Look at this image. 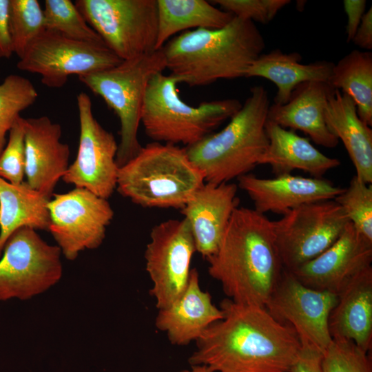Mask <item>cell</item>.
<instances>
[{
	"mask_svg": "<svg viewBox=\"0 0 372 372\" xmlns=\"http://www.w3.org/2000/svg\"><path fill=\"white\" fill-rule=\"evenodd\" d=\"M238 185L205 183L181 209L196 251L205 258L217 249L234 211L238 207Z\"/></svg>",
	"mask_w": 372,
	"mask_h": 372,
	"instance_id": "obj_19",
	"label": "cell"
},
{
	"mask_svg": "<svg viewBox=\"0 0 372 372\" xmlns=\"http://www.w3.org/2000/svg\"><path fill=\"white\" fill-rule=\"evenodd\" d=\"M38 97L33 83L27 78L12 74L0 83V155L10 132L20 112L32 105Z\"/></svg>",
	"mask_w": 372,
	"mask_h": 372,
	"instance_id": "obj_31",
	"label": "cell"
},
{
	"mask_svg": "<svg viewBox=\"0 0 372 372\" xmlns=\"http://www.w3.org/2000/svg\"><path fill=\"white\" fill-rule=\"evenodd\" d=\"M330 84L355 103L359 118L372 125V53L354 50L334 64Z\"/></svg>",
	"mask_w": 372,
	"mask_h": 372,
	"instance_id": "obj_28",
	"label": "cell"
},
{
	"mask_svg": "<svg viewBox=\"0 0 372 372\" xmlns=\"http://www.w3.org/2000/svg\"><path fill=\"white\" fill-rule=\"evenodd\" d=\"M166 69L162 48L123 61L111 68L79 76V81L100 96L117 115L121 125L116 163L135 156L142 146L138 139L146 89L155 74Z\"/></svg>",
	"mask_w": 372,
	"mask_h": 372,
	"instance_id": "obj_7",
	"label": "cell"
},
{
	"mask_svg": "<svg viewBox=\"0 0 372 372\" xmlns=\"http://www.w3.org/2000/svg\"><path fill=\"white\" fill-rule=\"evenodd\" d=\"M213 3L234 17L269 23L278 12L289 4V0H215Z\"/></svg>",
	"mask_w": 372,
	"mask_h": 372,
	"instance_id": "obj_35",
	"label": "cell"
},
{
	"mask_svg": "<svg viewBox=\"0 0 372 372\" xmlns=\"http://www.w3.org/2000/svg\"><path fill=\"white\" fill-rule=\"evenodd\" d=\"M196 247L187 221L169 219L151 230L145 251L149 290L158 309L174 302L187 286Z\"/></svg>",
	"mask_w": 372,
	"mask_h": 372,
	"instance_id": "obj_13",
	"label": "cell"
},
{
	"mask_svg": "<svg viewBox=\"0 0 372 372\" xmlns=\"http://www.w3.org/2000/svg\"><path fill=\"white\" fill-rule=\"evenodd\" d=\"M349 222L334 200L302 205L273 221L284 269L292 271L320 255L338 240Z\"/></svg>",
	"mask_w": 372,
	"mask_h": 372,
	"instance_id": "obj_10",
	"label": "cell"
},
{
	"mask_svg": "<svg viewBox=\"0 0 372 372\" xmlns=\"http://www.w3.org/2000/svg\"><path fill=\"white\" fill-rule=\"evenodd\" d=\"M323 372H372L368 353L353 342L332 340L322 354Z\"/></svg>",
	"mask_w": 372,
	"mask_h": 372,
	"instance_id": "obj_33",
	"label": "cell"
},
{
	"mask_svg": "<svg viewBox=\"0 0 372 372\" xmlns=\"http://www.w3.org/2000/svg\"><path fill=\"white\" fill-rule=\"evenodd\" d=\"M178 372H212L204 365H191L189 369H183Z\"/></svg>",
	"mask_w": 372,
	"mask_h": 372,
	"instance_id": "obj_40",
	"label": "cell"
},
{
	"mask_svg": "<svg viewBox=\"0 0 372 372\" xmlns=\"http://www.w3.org/2000/svg\"><path fill=\"white\" fill-rule=\"evenodd\" d=\"M335 89L329 83L308 81L298 85L283 105H270L267 121L285 129L300 130L317 145L335 147L339 140L328 128L324 110Z\"/></svg>",
	"mask_w": 372,
	"mask_h": 372,
	"instance_id": "obj_21",
	"label": "cell"
},
{
	"mask_svg": "<svg viewBox=\"0 0 372 372\" xmlns=\"http://www.w3.org/2000/svg\"><path fill=\"white\" fill-rule=\"evenodd\" d=\"M74 4L122 61L156 50L157 0H76Z\"/></svg>",
	"mask_w": 372,
	"mask_h": 372,
	"instance_id": "obj_8",
	"label": "cell"
},
{
	"mask_svg": "<svg viewBox=\"0 0 372 372\" xmlns=\"http://www.w3.org/2000/svg\"><path fill=\"white\" fill-rule=\"evenodd\" d=\"M76 103L80 127L77 154L62 180L108 199L116 189L118 144L94 118L89 95L81 92Z\"/></svg>",
	"mask_w": 372,
	"mask_h": 372,
	"instance_id": "obj_15",
	"label": "cell"
},
{
	"mask_svg": "<svg viewBox=\"0 0 372 372\" xmlns=\"http://www.w3.org/2000/svg\"><path fill=\"white\" fill-rule=\"evenodd\" d=\"M326 124L341 140L362 182H372V130L358 116L353 101L339 90L331 93L324 110Z\"/></svg>",
	"mask_w": 372,
	"mask_h": 372,
	"instance_id": "obj_24",
	"label": "cell"
},
{
	"mask_svg": "<svg viewBox=\"0 0 372 372\" xmlns=\"http://www.w3.org/2000/svg\"><path fill=\"white\" fill-rule=\"evenodd\" d=\"M238 181V187L253 201L254 209L262 214L271 211L284 215L304 204L333 200L344 189L322 178L291 174L273 178L247 174L239 177Z\"/></svg>",
	"mask_w": 372,
	"mask_h": 372,
	"instance_id": "obj_18",
	"label": "cell"
},
{
	"mask_svg": "<svg viewBox=\"0 0 372 372\" xmlns=\"http://www.w3.org/2000/svg\"><path fill=\"white\" fill-rule=\"evenodd\" d=\"M371 262L372 242L349 222L331 247L289 272L309 288L338 295L352 279L372 267Z\"/></svg>",
	"mask_w": 372,
	"mask_h": 372,
	"instance_id": "obj_16",
	"label": "cell"
},
{
	"mask_svg": "<svg viewBox=\"0 0 372 372\" xmlns=\"http://www.w3.org/2000/svg\"><path fill=\"white\" fill-rule=\"evenodd\" d=\"M223 318L196 341L190 365L212 372H291L301 349L293 329L276 320L265 307L225 298Z\"/></svg>",
	"mask_w": 372,
	"mask_h": 372,
	"instance_id": "obj_1",
	"label": "cell"
},
{
	"mask_svg": "<svg viewBox=\"0 0 372 372\" xmlns=\"http://www.w3.org/2000/svg\"><path fill=\"white\" fill-rule=\"evenodd\" d=\"M322 360V353L301 347L291 372H323Z\"/></svg>",
	"mask_w": 372,
	"mask_h": 372,
	"instance_id": "obj_37",
	"label": "cell"
},
{
	"mask_svg": "<svg viewBox=\"0 0 372 372\" xmlns=\"http://www.w3.org/2000/svg\"><path fill=\"white\" fill-rule=\"evenodd\" d=\"M178 83L176 76L163 72L153 76L148 83L141 122L147 136L156 143L192 145L242 107L239 101L233 99L189 105L178 96Z\"/></svg>",
	"mask_w": 372,
	"mask_h": 372,
	"instance_id": "obj_6",
	"label": "cell"
},
{
	"mask_svg": "<svg viewBox=\"0 0 372 372\" xmlns=\"http://www.w3.org/2000/svg\"><path fill=\"white\" fill-rule=\"evenodd\" d=\"M301 61L298 52L285 53L275 49L260 54L249 68L245 77H262L273 82L278 89L273 103L283 105L301 83H330L335 63L323 60L304 64Z\"/></svg>",
	"mask_w": 372,
	"mask_h": 372,
	"instance_id": "obj_25",
	"label": "cell"
},
{
	"mask_svg": "<svg viewBox=\"0 0 372 372\" xmlns=\"http://www.w3.org/2000/svg\"><path fill=\"white\" fill-rule=\"evenodd\" d=\"M50 200L25 181L12 184L0 177V257L6 242L18 229L48 231Z\"/></svg>",
	"mask_w": 372,
	"mask_h": 372,
	"instance_id": "obj_26",
	"label": "cell"
},
{
	"mask_svg": "<svg viewBox=\"0 0 372 372\" xmlns=\"http://www.w3.org/2000/svg\"><path fill=\"white\" fill-rule=\"evenodd\" d=\"M337 301V294L309 288L284 270L265 307L293 329L302 347L323 354L332 342L329 317Z\"/></svg>",
	"mask_w": 372,
	"mask_h": 372,
	"instance_id": "obj_14",
	"label": "cell"
},
{
	"mask_svg": "<svg viewBox=\"0 0 372 372\" xmlns=\"http://www.w3.org/2000/svg\"><path fill=\"white\" fill-rule=\"evenodd\" d=\"M265 48V39L254 23L234 17L222 28L184 31L162 50L170 74L178 83L192 87L245 77Z\"/></svg>",
	"mask_w": 372,
	"mask_h": 372,
	"instance_id": "obj_3",
	"label": "cell"
},
{
	"mask_svg": "<svg viewBox=\"0 0 372 372\" xmlns=\"http://www.w3.org/2000/svg\"><path fill=\"white\" fill-rule=\"evenodd\" d=\"M265 130L268 145L260 156L258 165L271 166L276 175L301 170L315 178L340 165L335 158L327 156L314 147L310 141L267 120Z\"/></svg>",
	"mask_w": 372,
	"mask_h": 372,
	"instance_id": "obj_23",
	"label": "cell"
},
{
	"mask_svg": "<svg viewBox=\"0 0 372 372\" xmlns=\"http://www.w3.org/2000/svg\"><path fill=\"white\" fill-rule=\"evenodd\" d=\"M10 0H0V59H9L13 54L9 32Z\"/></svg>",
	"mask_w": 372,
	"mask_h": 372,
	"instance_id": "obj_38",
	"label": "cell"
},
{
	"mask_svg": "<svg viewBox=\"0 0 372 372\" xmlns=\"http://www.w3.org/2000/svg\"><path fill=\"white\" fill-rule=\"evenodd\" d=\"M43 10L45 30L72 40L105 44L70 0H45Z\"/></svg>",
	"mask_w": 372,
	"mask_h": 372,
	"instance_id": "obj_29",
	"label": "cell"
},
{
	"mask_svg": "<svg viewBox=\"0 0 372 372\" xmlns=\"http://www.w3.org/2000/svg\"><path fill=\"white\" fill-rule=\"evenodd\" d=\"M25 176V118L21 116L9 132L8 141L0 155V177L21 184Z\"/></svg>",
	"mask_w": 372,
	"mask_h": 372,
	"instance_id": "obj_34",
	"label": "cell"
},
{
	"mask_svg": "<svg viewBox=\"0 0 372 372\" xmlns=\"http://www.w3.org/2000/svg\"><path fill=\"white\" fill-rule=\"evenodd\" d=\"M52 197L48 231L65 258L74 260L81 251L98 248L114 214L107 199L81 187Z\"/></svg>",
	"mask_w": 372,
	"mask_h": 372,
	"instance_id": "obj_12",
	"label": "cell"
},
{
	"mask_svg": "<svg viewBox=\"0 0 372 372\" xmlns=\"http://www.w3.org/2000/svg\"><path fill=\"white\" fill-rule=\"evenodd\" d=\"M353 43L365 50L372 49V8L364 14L353 39Z\"/></svg>",
	"mask_w": 372,
	"mask_h": 372,
	"instance_id": "obj_39",
	"label": "cell"
},
{
	"mask_svg": "<svg viewBox=\"0 0 372 372\" xmlns=\"http://www.w3.org/2000/svg\"><path fill=\"white\" fill-rule=\"evenodd\" d=\"M158 34L155 50L174 34L189 28L219 29L234 17L205 0H157Z\"/></svg>",
	"mask_w": 372,
	"mask_h": 372,
	"instance_id": "obj_27",
	"label": "cell"
},
{
	"mask_svg": "<svg viewBox=\"0 0 372 372\" xmlns=\"http://www.w3.org/2000/svg\"><path fill=\"white\" fill-rule=\"evenodd\" d=\"M344 210L355 229L372 242V185L355 175L347 189L333 199Z\"/></svg>",
	"mask_w": 372,
	"mask_h": 372,
	"instance_id": "obj_32",
	"label": "cell"
},
{
	"mask_svg": "<svg viewBox=\"0 0 372 372\" xmlns=\"http://www.w3.org/2000/svg\"><path fill=\"white\" fill-rule=\"evenodd\" d=\"M61 137V125L48 116L25 118V182L49 199L70 165V147Z\"/></svg>",
	"mask_w": 372,
	"mask_h": 372,
	"instance_id": "obj_17",
	"label": "cell"
},
{
	"mask_svg": "<svg viewBox=\"0 0 372 372\" xmlns=\"http://www.w3.org/2000/svg\"><path fill=\"white\" fill-rule=\"evenodd\" d=\"M343 5L347 17L346 34L347 41L349 43L353 41L365 13L366 1L365 0H344Z\"/></svg>",
	"mask_w": 372,
	"mask_h": 372,
	"instance_id": "obj_36",
	"label": "cell"
},
{
	"mask_svg": "<svg viewBox=\"0 0 372 372\" xmlns=\"http://www.w3.org/2000/svg\"><path fill=\"white\" fill-rule=\"evenodd\" d=\"M332 340L353 342L369 353L372 345V267L352 279L338 294L329 317Z\"/></svg>",
	"mask_w": 372,
	"mask_h": 372,
	"instance_id": "obj_22",
	"label": "cell"
},
{
	"mask_svg": "<svg viewBox=\"0 0 372 372\" xmlns=\"http://www.w3.org/2000/svg\"><path fill=\"white\" fill-rule=\"evenodd\" d=\"M61 251L36 230L23 227L8 238L0 259V301L28 300L56 285L63 274Z\"/></svg>",
	"mask_w": 372,
	"mask_h": 372,
	"instance_id": "obj_9",
	"label": "cell"
},
{
	"mask_svg": "<svg viewBox=\"0 0 372 372\" xmlns=\"http://www.w3.org/2000/svg\"><path fill=\"white\" fill-rule=\"evenodd\" d=\"M208 273L227 298L265 307L284 268L273 223L254 209L238 207L216 251L207 258Z\"/></svg>",
	"mask_w": 372,
	"mask_h": 372,
	"instance_id": "obj_2",
	"label": "cell"
},
{
	"mask_svg": "<svg viewBox=\"0 0 372 372\" xmlns=\"http://www.w3.org/2000/svg\"><path fill=\"white\" fill-rule=\"evenodd\" d=\"M158 310L156 327L177 346L196 342L211 324L223 318V311L213 303L210 293L201 289L196 269H191L181 295L169 306Z\"/></svg>",
	"mask_w": 372,
	"mask_h": 372,
	"instance_id": "obj_20",
	"label": "cell"
},
{
	"mask_svg": "<svg viewBox=\"0 0 372 372\" xmlns=\"http://www.w3.org/2000/svg\"><path fill=\"white\" fill-rule=\"evenodd\" d=\"M205 183L185 148L154 142L118 167L116 189L145 207L181 209Z\"/></svg>",
	"mask_w": 372,
	"mask_h": 372,
	"instance_id": "obj_5",
	"label": "cell"
},
{
	"mask_svg": "<svg viewBox=\"0 0 372 372\" xmlns=\"http://www.w3.org/2000/svg\"><path fill=\"white\" fill-rule=\"evenodd\" d=\"M123 61L105 44L72 40L45 30L17 63L19 70L41 76L46 87H63L70 76L105 70Z\"/></svg>",
	"mask_w": 372,
	"mask_h": 372,
	"instance_id": "obj_11",
	"label": "cell"
},
{
	"mask_svg": "<svg viewBox=\"0 0 372 372\" xmlns=\"http://www.w3.org/2000/svg\"><path fill=\"white\" fill-rule=\"evenodd\" d=\"M269 106L266 89L255 85L225 127L185 147L190 161L203 172L205 182L229 183L258 165L268 145L265 125Z\"/></svg>",
	"mask_w": 372,
	"mask_h": 372,
	"instance_id": "obj_4",
	"label": "cell"
},
{
	"mask_svg": "<svg viewBox=\"0 0 372 372\" xmlns=\"http://www.w3.org/2000/svg\"><path fill=\"white\" fill-rule=\"evenodd\" d=\"M9 32L13 53L21 59L45 31L43 10L37 0H10Z\"/></svg>",
	"mask_w": 372,
	"mask_h": 372,
	"instance_id": "obj_30",
	"label": "cell"
}]
</instances>
